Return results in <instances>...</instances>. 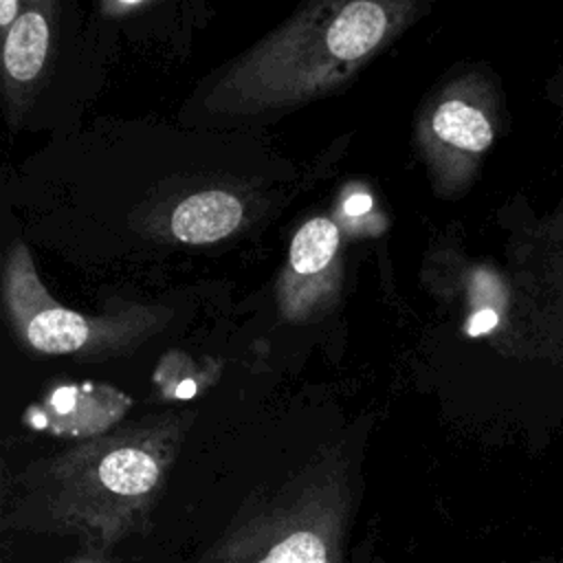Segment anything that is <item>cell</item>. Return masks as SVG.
I'll return each mask as SVG.
<instances>
[{"instance_id": "obj_7", "label": "cell", "mask_w": 563, "mask_h": 563, "mask_svg": "<svg viewBox=\"0 0 563 563\" xmlns=\"http://www.w3.org/2000/svg\"><path fill=\"white\" fill-rule=\"evenodd\" d=\"M48 51V24L40 11L22 13L7 31L4 40V70L11 81H33L44 64Z\"/></svg>"}, {"instance_id": "obj_13", "label": "cell", "mask_w": 563, "mask_h": 563, "mask_svg": "<svg viewBox=\"0 0 563 563\" xmlns=\"http://www.w3.org/2000/svg\"><path fill=\"white\" fill-rule=\"evenodd\" d=\"M194 394H196V385H194L191 380L180 383V387L176 389V396H178V398H191Z\"/></svg>"}, {"instance_id": "obj_12", "label": "cell", "mask_w": 563, "mask_h": 563, "mask_svg": "<svg viewBox=\"0 0 563 563\" xmlns=\"http://www.w3.org/2000/svg\"><path fill=\"white\" fill-rule=\"evenodd\" d=\"M15 13H18V2L15 0H2L0 4V24L9 31L15 22Z\"/></svg>"}, {"instance_id": "obj_2", "label": "cell", "mask_w": 563, "mask_h": 563, "mask_svg": "<svg viewBox=\"0 0 563 563\" xmlns=\"http://www.w3.org/2000/svg\"><path fill=\"white\" fill-rule=\"evenodd\" d=\"M407 4H323L262 44L218 86L216 106L253 110L306 99L352 75L402 22Z\"/></svg>"}, {"instance_id": "obj_8", "label": "cell", "mask_w": 563, "mask_h": 563, "mask_svg": "<svg viewBox=\"0 0 563 563\" xmlns=\"http://www.w3.org/2000/svg\"><path fill=\"white\" fill-rule=\"evenodd\" d=\"M339 249V229L328 218L308 220L292 238L290 268L297 275H314L323 271Z\"/></svg>"}, {"instance_id": "obj_3", "label": "cell", "mask_w": 563, "mask_h": 563, "mask_svg": "<svg viewBox=\"0 0 563 563\" xmlns=\"http://www.w3.org/2000/svg\"><path fill=\"white\" fill-rule=\"evenodd\" d=\"M347 519L345 488L310 482L238 519L200 563H345Z\"/></svg>"}, {"instance_id": "obj_6", "label": "cell", "mask_w": 563, "mask_h": 563, "mask_svg": "<svg viewBox=\"0 0 563 563\" xmlns=\"http://www.w3.org/2000/svg\"><path fill=\"white\" fill-rule=\"evenodd\" d=\"M429 125L438 143L460 152L479 154L493 143V125L486 114L462 99L442 101Z\"/></svg>"}, {"instance_id": "obj_4", "label": "cell", "mask_w": 563, "mask_h": 563, "mask_svg": "<svg viewBox=\"0 0 563 563\" xmlns=\"http://www.w3.org/2000/svg\"><path fill=\"white\" fill-rule=\"evenodd\" d=\"M7 301L22 336L40 352H77L92 336L90 321L84 314L62 308L46 295L22 244H15L9 255Z\"/></svg>"}, {"instance_id": "obj_11", "label": "cell", "mask_w": 563, "mask_h": 563, "mask_svg": "<svg viewBox=\"0 0 563 563\" xmlns=\"http://www.w3.org/2000/svg\"><path fill=\"white\" fill-rule=\"evenodd\" d=\"M62 563H117V561H112V559H110L106 552H101V550L84 548L77 556L66 559V561H62Z\"/></svg>"}, {"instance_id": "obj_10", "label": "cell", "mask_w": 563, "mask_h": 563, "mask_svg": "<svg viewBox=\"0 0 563 563\" xmlns=\"http://www.w3.org/2000/svg\"><path fill=\"white\" fill-rule=\"evenodd\" d=\"M369 209H372V198L365 196V194H354V196H350V198L345 200V205H343V211H345L347 216H363V213L369 211Z\"/></svg>"}, {"instance_id": "obj_1", "label": "cell", "mask_w": 563, "mask_h": 563, "mask_svg": "<svg viewBox=\"0 0 563 563\" xmlns=\"http://www.w3.org/2000/svg\"><path fill=\"white\" fill-rule=\"evenodd\" d=\"M165 466L167 453L152 442L119 440L77 451L24 484L4 528L75 537L84 548L106 552L141 532Z\"/></svg>"}, {"instance_id": "obj_5", "label": "cell", "mask_w": 563, "mask_h": 563, "mask_svg": "<svg viewBox=\"0 0 563 563\" xmlns=\"http://www.w3.org/2000/svg\"><path fill=\"white\" fill-rule=\"evenodd\" d=\"M242 220V205L227 191H202L185 198L172 213V233L187 244H211L227 238Z\"/></svg>"}, {"instance_id": "obj_9", "label": "cell", "mask_w": 563, "mask_h": 563, "mask_svg": "<svg viewBox=\"0 0 563 563\" xmlns=\"http://www.w3.org/2000/svg\"><path fill=\"white\" fill-rule=\"evenodd\" d=\"M499 317L493 308H482L477 310L471 319H468V325H466V334L468 336H479V334H486L490 332L495 325H497Z\"/></svg>"}]
</instances>
